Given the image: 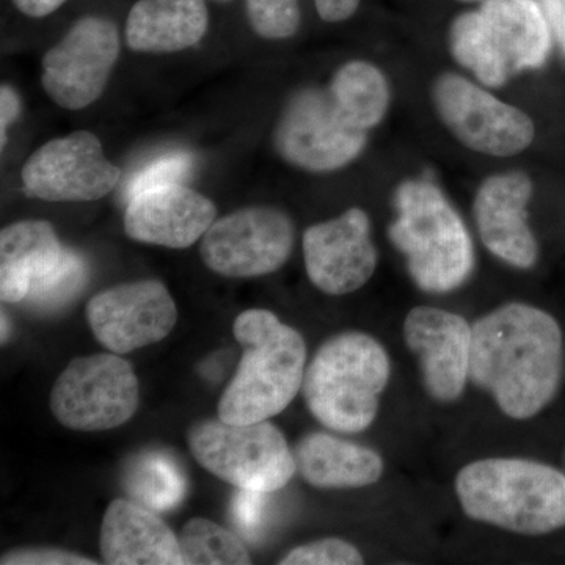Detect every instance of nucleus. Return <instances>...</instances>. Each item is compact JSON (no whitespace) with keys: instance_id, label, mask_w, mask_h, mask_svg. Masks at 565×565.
<instances>
[{"instance_id":"6ab92c4d","label":"nucleus","mask_w":565,"mask_h":565,"mask_svg":"<svg viewBox=\"0 0 565 565\" xmlns=\"http://www.w3.org/2000/svg\"><path fill=\"white\" fill-rule=\"evenodd\" d=\"M102 556L109 565H184L180 539L150 509L111 501L102 526Z\"/></svg>"},{"instance_id":"c9c22d12","label":"nucleus","mask_w":565,"mask_h":565,"mask_svg":"<svg viewBox=\"0 0 565 565\" xmlns=\"http://www.w3.org/2000/svg\"><path fill=\"white\" fill-rule=\"evenodd\" d=\"M7 319H6V315L2 313V343L3 341H6V338H7Z\"/></svg>"},{"instance_id":"7ed1b4c3","label":"nucleus","mask_w":565,"mask_h":565,"mask_svg":"<svg viewBox=\"0 0 565 565\" xmlns=\"http://www.w3.org/2000/svg\"><path fill=\"white\" fill-rule=\"evenodd\" d=\"M233 333L244 353L218 401V418L232 424L267 422L302 390L307 345L302 334L262 308L237 316Z\"/></svg>"},{"instance_id":"9d476101","label":"nucleus","mask_w":565,"mask_h":565,"mask_svg":"<svg viewBox=\"0 0 565 565\" xmlns=\"http://www.w3.org/2000/svg\"><path fill=\"white\" fill-rule=\"evenodd\" d=\"M296 230L291 217L274 206L244 207L212 223L200 256L212 273L228 278L277 273L291 256Z\"/></svg>"},{"instance_id":"4be33fe9","label":"nucleus","mask_w":565,"mask_h":565,"mask_svg":"<svg viewBox=\"0 0 565 565\" xmlns=\"http://www.w3.org/2000/svg\"><path fill=\"white\" fill-rule=\"evenodd\" d=\"M292 451L297 471L316 489H362L384 475V460L374 449L330 434L305 435Z\"/></svg>"},{"instance_id":"b1692460","label":"nucleus","mask_w":565,"mask_h":565,"mask_svg":"<svg viewBox=\"0 0 565 565\" xmlns=\"http://www.w3.org/2000/svg\"><path fill=\"white\" fill-rule=\"evenodd\" d=\"M122 487L136 503L158 512L177 508L185 494L181 468L172 457L159 451L134 457L122 476Z\"/></svg>"},{"instance_id":"f257e3e1","label":"nucleus","mask_w":565,"mask_h":565,"mask_svg":"<svg viewBox=\"0 0 565 565\" xmlns=\"http://www.w3.org/2000/svg\"><path fill=\"white\" fill-rule=\"evenodd\" d=\"M470 381L512 419L534 418L555 399L564 371V338L552 315L512 302L471 327Z\"/></svg>"},{"instance_id":"f704fd0d","label":"nucleus","mask_w":565,"mask_h":565,"mask_svg":"<svg viewBox=\"0 0 565 565\" xmlns=\"http://www.w3.org/2000/svg\"><path fill=\"white\" fill-rule=\"evenodd\" d=\"M66 0H13L14 7L25 17H50L55 10L61 9Z\"/></svg>"},{"instance_id":"6e6552de","label":"nucleus","mask_w":565,"mask_h":565,"mask_svg":"<svg viewBox=\"0 0 565 565\" xmlns=\"http://www.w3.org/2000/svg\"><path fill=\"white\" fill-rule=\"evenodd\" d=\"M370 134L360 131L334 103L329 88L294 93L274 132L282 161L310 173L344 169L362 156Z\"/></svg>"},{"instance_id":"473e14b6","label":"nucleus","mask_w":565,"mask_h":565,"mask_svg":"<svg viewBox=\"0 0 565 565\" xmlns=\"http://www.w3.org/2000/svg\"><path fill=\"white\" fill-rule=\"evenodd\" d=\"M20 96H18V93L14 92V88H11L10 85L3 84L2 88H0V134H2L0 147H6L7 131H9L11 122L20 117Z\"/></svg>"},{"instance_id":"9b49d317","label":"nucleus","mask_w":565,"mask_h":565,"mask_svg":"<svg viewBox=\"0 0 565 565\" xmlns=\"http://www.w3.org/2000/svg\"><path fill=\"white\" fill-rule=\"evenodd\" d=\"M118 57L117 25L106 18H82L44 54L41 84L62 109H85L106 90Z\"/></svg>"},{"instance_id":"aec40b11","label":"nucleus","mask_w":565,"mask_h":565,"mask_svg":"<svg viewBox=\"0 0 565 565\" xmlns=\"http://www.w3.org/2000/svg\"><path fill=\"white\" fill-rule=\"evenodd\" d=\"M65 248L50 222L21 221L6 226L0 233L2 302H24L33 286L57 269Z\"/></svg>"},{"instance_id":"ddd939ff","label":"nucleus","mask_w":565,"mask_h":565,"mask_svg":"<svg viewBox=\"0 0 565 565\" xmlns=\"http://www.w3.org/2000/svg\"><path fill=\"white\" fill-rule=\"evenodd\" d=\"M85 315L96 340L118 355L159 343L178 321L177 305L158 280L122 282L96 294Z\"/></svg>"},{"instance_id":"1a4fd4ad","label":"nucleus","mask_w":565,"mask_h":565,"mask_svg":"<svg viewBox=\"0 0 565 565\" xmlns=\"http://www.w3.org/2000/svg\"><path fill=\"white\" fill-rule=\"evenodd\" d=\"M430 99L445 128L468 150L511 158L534 141L530 115L460 74L448 71L435 77Z\"/></svg>"},{"instance_id":"39448f33","label":"nucleus","mask_w":565,"mask_h":565,"mask_svg":"<svg viewBox=\"0 0 565 565\" xmlns=\"http://www.w3.org/2000/svg\"><path fill=\"white\" fill-rule=\"evenodd\" d=\"M390 374L388 353L373 337L363 332L334 334L305 370V404L327 429L363 433L379 414Z\"/></svg>"},{"instance_id":"bb28decb","label":"nucleus","mask_w":565,"mask_h":565,"mask_svg":"<svg viewBox=\"0 0 565 565\" xmlns=\"http://www.w3.org/2000/svg\"><path fill=\"white\" fill-rule=\"evenodd\" d=\"M253 32L266 40H286L300 28V0H245Z\"/></svg>"},{"instance_id":"7c9ffc66","label":"nucleus","mask_w":565,"mask_h":565,"mask_svg":"<svg viewBox=\"0 0 565 565\" xmlns=\"http://www.w3.org/2000/svg\"><path fill=\"white\" fill-rule=\"evenodd\" d=\"M2 565H93L98 564L90 557L63 552V550H18L7 553L0 561Z\"/></svg>"},{"instance_id":"f8f14e48","label":"nucleus","mask_w":565,"mask_h":565,"mask_svg":"<svg viewBox=\"0 0 565 565\" xmlns=\"http://www.w3.org/2000/svg\"><path fill=\"white\" fill-rule=\"evenodd\" d=\"M120 169L104 154L95 134L76 131L44 143L22 167V185L33 199L95 202L114 191Z\"/></svg>"},{"instance_id":"412c9836","label":"nucleus","mask_w":565,"mask_h":565,"mask_svg":"<svg viewBox=\"0 0 565 565\" xmlns=\"http://www.w3.org/2000/svg\"><path fill=\"white\" fill-rule=\"evenodd\" d=\"M207 25L204 0H139L126 21V43L145 54H173L199 44Z\"/></svg>"},{"instance_id":"2eb2a0df","label":"nucleus","mask_w":565,"mask_h":565,"mask_svg":"<svg viewBox=\"0 0 565 565\" xmlns=\"http://www.w3.org/2000/svg\"><path fill=\"white\" fill-rule=\"evenodd\" d=\"M473 330L462 316L416 307L404 321V340L422 367L423 385L434 401L455 403L470 381Z\"/></svg>"},{"instance_id":"0eeeda50","label":"nucleus","mask_w":565,"mask_h":565,"mask_svg":"<svg viewBox=\"0 0 565 565\" xmlns=\"http://www.w3.org/2000/svg\"><path fill=\"white\" fill-rule=\"evenodd\" d=\"M139 379L118 353L79 356L65 367L51 393V411L62 426L102 433L122 426L139 408Z\"/></svg>"},{"instance_id":"72a5a7b5","label":"nucleus","mask_w":565,"mask_h":565,"mask_svg":"<svg viewBox=\"0 0 565 565\" xmlns=\"http://www.w3.org/2000/svg\"><path fill=\"white\" fill-rule=\"evenodd\" d=\"M544 10L553 39H556L565 54V0H539Z\"/></svg>"},{"instance_id":"a211bd4d","label":"nucleus","mask_w":565,"mask_h":565,"mask_svg":"<svg viewBox=\"0 0 565 565\" xmlns=\"http://www.w3.org/2000/svg\"><path fill=\"white\" fill-rule=\"evenodd\" d=\"M217 217L215 204L182 184L151 189L129 200L125 232L141 244L188 248L202 239Z\"/></svg>"},{"instance_id":"393cba45","label":"nucleus","mask_w":565,"mask_h":565,"mask_svg":"<svg viewBox=\"0 0 565 565\" xmlns=\"http://www.w3.org/2000/svg\"><path fill=\"white\" fill-rule=\"evenodd\" d=\"M178 539L184 565L252 564L244 542L211 520H189Z\"/></svg>"},{"instance_id":"423d86ee","label":"nucleus","mask_w":565,"mask_h":565,"mask_svg":"<svg viewBox=\"0 0 565 565\" xmlns=\"http://www.w3.org/2000/svg\"><path fill=\"white\" fill-rule=\"evenodd\" d=\"M193 459L236 489L273 493L282 489L297 465L285 435L269 422L232 424L203 419L188 433Z\"/></svg>"},{"instance_id":"2f4dec72","label":"nucleus","mask_w":565,"mask_h":565,"mask_svg":"<svg viewBox=\"0 0 565 565\" xmlns=\"http://www.w3.org/2000/svg\"><path fill=\"white\" fill-rule=\"evenodd\" d=\"M363 0H315L319 18L326 22H343L351 20Z\"/></svg>"},{"instance_id":"4468645a","label":"nucleus","mask_w":565,"mask_h":565,"mask_svg":"<svg viewBox=\"0 0 565 565\" xmlns=\"http://www.w3.org/2000/svg\"><path fill=\"white\" fill-rule=\"evenodd\" d=\"M303 262L308 278L323 294L345 296L363 288L379 263L367 212L351 207L307 228Z\"/></svg>"},{"instance_id":"f3484780","label":"nucleus","mask_w":565,"mask_h":565,"mask_svg":"<svg viewBox=\"0 0 565 565\" xmlns=\"http://www.w3.org/2000/svg\"><path fill=\"white\" fill-rule=\"evenodd\" d=\"M476 11L501 79L542 68L548 61L553 32L539 0H487Z\"/></svg>"},{"instance_id":"5701e85b","label":"nucleus","mask_w":565,"mask_h":565,"mask_svg":"<svg viewBox=\"0 0 565 565\" xmlns=\"http://www.w3.org/2000/svg\"><path fill=\"white\" fill-rule=\"evenodd\" d=\"M327 88L348 120L360 131L370 134L388 114L392 88L384 71L374 63H344Z\"/></svg>"},{"instance_id":"a878e982","label":"nucleus","mask_w":565,"mask_h":565,"mask_svg":"<svg viewBox=\"0 0 565 565\" xmlns=\"http://www.w3.org/2000/svg\"><path fill=\"white\" fill-rule=\"evenodd\" d=\"M87 281V264L79 253L65 248L62 263L54 273L36 282L28 296V302L39 308H55L68 302Z\"/></svg>"},{"instance_id":"20e7f679","label":"nucleus","mask_w":565,"mask_h":565,"mask_svg":"<svg viewBox=\"0 0 565 565\" xmlns=\"http://www.w3.org/2000/svg\"><path fill=\"white\" fill-rule=\"evenodd\" d=\"M465 515L525 535L565 527V475L537 460L500 457L476 460L457 473Z\"/></svg>"},{"instance_id":"e433bc0d","label":"nucleus","mask_w":565,"mask_h":565,"mask_svg":"<svg viewBox=\"0 0 565 565\" xmlns=\"http://www.w3.org/2000/svg\"><path fill=\"white\" fill-rule=\"evenodd\" d=\"M462 2H487V0H462Z\"/></svg>"},{"instance_id":"4c0bfd02","label":"nucleus","mask_w":565,"mask_h":565,"mask_svg":"<svg viewBox=\"0 0 565 565\" xmlns=\"http://www.w3.org/2000/svg\"><path fill=\"white\" fill-rule=\"evenodd\" d=\"M215 2H223V3H226V2H230V0H215Z\"/></svg>"},{"instance_id":"cd10ccee","label":"nucleus","mask_w":565,"mask_h":565,"mask_svg":"<svg viewBox=\"0 0 565 565\" xmlns=\"http://www.w3.org/2000/svg\"><path fill=\"white\" fill-rule=\"evenodd\" d=\"M193 167V159L188 152H172L154 159L147 167L139 170L126 185L125 196L132 200L140 193L163 185L182 184V180L189 177Z\"/></svg>"},{"instance_id":"c756f323","label":"nucleus","mask_w":565,"mask_h":565,"mask_svg":"<svg viewBox=\"0 0 565 565\" xmlns=\"http://www.w3.org/2000/svg\"><path fill=\"white\" fill-rule=\"evenodd\" d=\"M267 494L256 490L239 489L232 501L234 523L248 537H255L262 526Z\"/></svg>"},{"instance_id":"c85d7f7f","label":"nucleus","mask_w":565,"mask_h":565,"mask_svg":"<svg viewBox=\"0 0 565 565\" xmlns=\"http://www.w3.org/2000/svg\"><path fill=\"white\" fill-rule=\"evenodd\" d=\"M363 563V555L355 545L337 537L321 539V541L297 546L280 561L281 565H359Z\"/></svg>"},{"instance_id":"f03ea898","label":"nucleus","mask_w":565,"mask_h":565,"mask_svg":"<svg viewBox=\"0 0 565 565\" xmlns=\"http://www.w3.org/2000/svg\"><path fill=\"white\" fill-rule=\"evenodd\" d=\"M388 237L408 275L427 294L455 292L473 275L475 245L459 212L427 178H411L393 195Z\"/></svg>"},{"instance_id":"dca6fc26","label":"nucleus","mask_w":565,"mask_h":565,"mask_svg":"<svg viewBox=\"0 0 565 565\" xmlns=\"http://www.w3.org/2000/svg\"><path fill=\"white\" fill-rule=\"evenodd\" d=\"M533 192L526 173H497L481 182L473 202L476 228L487 250L520 270L533 269L539 259L537 239L527 222Z\"/></svg>"}]
</instances>
